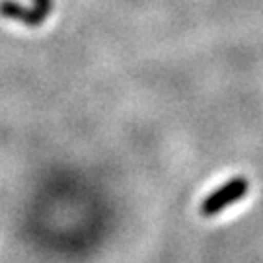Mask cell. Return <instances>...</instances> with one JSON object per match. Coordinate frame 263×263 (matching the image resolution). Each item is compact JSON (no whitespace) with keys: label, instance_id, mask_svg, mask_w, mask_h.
I'll use <instances>...</instances> for the list:
<instances>
[{"label":"cell","instance_id":"1","mask_svg":"<svg viewBox=\"0 0 263 263\" xmlns=\"http://www.w3.org/2000/svg\"><path fill=\"white\" fill-rule=\"evenodd\" d=\"M250 189V183L244 176H236V178L228 179L224 185L216 187L211 195H209L203 203H201V215L205 216H215L218 213H222L226 207L234 205L238 201H242L246 197Z\"/></svg>","mask_w":263,"mask_h":263},{"label":"cell","instance_id":"2","mask_svg":"<svg viewBox=\"0 0 263 263\" xmlns=\"http://www.w3.org/2000/svg\"><path fill=\"white\" fill-rule=\"evenodd\" d=\"M0 16L20 22V24H24L28 28H39L47 20L45 12H41L35 6H24L16 0H2L0 2Z\"/></svg>","mask_w":263,"mask_h":263},{"label":"cell","instance_id":"3","mask_svg":"<svg viewBox=\"0 0 263 263\" xmlns=\"http://www.w3.org/2000/svg\"><path fill=\"white\" fill-rule=\"evenodd\" d=\"M53 4H55L53 0H33V6H35V8H39L41 12H45L47 16L53 12Z\"/></svg>","mask_w":263,"mask_h":263}]
</instances>
